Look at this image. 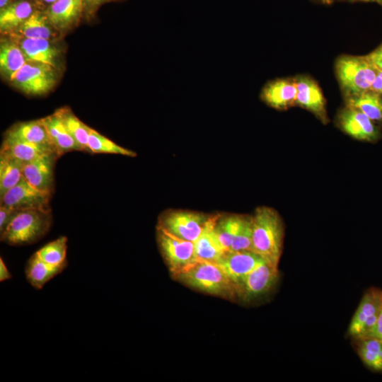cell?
<instances>
[{"label":"cell","mask_w":382,"mask_h":382,"mask_svg":"<svg viewBox=\"0 0 382 382\" xmlns=\"http://www.w3.org/2000/svg\"><path fill=\"white\" fill-rule=\"evenodd\" d=\"M347 106L361 111L374 122L382 121V96L374 91L347 98Z\"/></svg>","instance_id":"obj_28"},{"label":"cell","mask_w":382,"mask_h":382,"mask_svg":"<svg viewBox=\"0 0 382 382\" xmlns=\"http://www.w3.org/2000/svg\"><path fill=\"white\" fill-rule=\"evenodd\" d=\"M366 57L376 69L382 71V45L366 56Z\"/></svg>","instance_id":"obj_36"},{"label":"cell","mask_w":382,"mask_h":382,"mask_svg":"<svg viewBox=\"0 0 382 382\" xmlns=\"http://www.w3.org/2000/svg\"><path fill=\"white\" fill-rule=\"evenodd\" d=\"M320 1H321L322 3L323 4H331L334 1V0H319Z\"/></svg>","instance_id":"obj_43"},{"label":"cell","mask_w":382,"mask_h":382,"mask_svg":"<svg viewBox=\"0 0 382 382\" xmlns=\"http://www.w3.org/2000/svg\"><path fill=\"white\" fill-rule=\"evenodd\" d=\"M362 362L372 371L382 372V341L372 337L353 338Z\"/></svg>","instance_id":"obj_27"},{"label":"cell","mask_w":382,"mask_h":382,"mask_svg":"<svg viewBox=\"0 0 382 382\" xmlns=\"http://www.w3.org/2000/svg\"><path fill=\"white\" fill-rule=\"evenodd\" d=\"M52 224L51 209L20 211L0 234L1 241L11 245L33 244L48 233Z\"/></svg>","instance_id":"obj_3"},{"label":"cell","mask_w":382,"mask_h":382,"mask_svg":"<svg viewBox=\"0 0 382 382\" xmlns=\"http://www.w3.org/2000/svg\"><path fill=\"white\" fill-rule=\"evenodd\" d=\"M245 214H216L213 231L225 250H228L236 236Z\"/></svg>","instance_id":"obj_26"},{"label":"cell","mask_w":382,"mask_h":382,"mask_svg":"<svg viewBox=\"0 0 382 382\" xmlns=\"http://www.w3.org/2000/svg\"><path fill=\"white\" fill-rule=\"evenodd\" d=\"M60 71L47 64L27 61L9 82L27 95L42 96L53 89Z\"/></svg>","instance_id":"obj_5"},{"label":"cell","mask_w":382,"mask_h":382,"mask_svg":"<svg viewBox=\"0 0 382 382\" xmlns=\"http://www.w3.org/2000/svg\"><path fill=\"white\" fill-rule=\"evenodd\" d=\"M297 89L295 80L276 79L266 83L260 93V100L277 110H286L296 105Z\"/></svg>","instance_id":"obj_16"},{"label":"cell","mask_w":382,"mask_h":382,"mask_svg":"<svg viewBox=\"0 0 382 382\" xmlns=\"http://www.w3.org/2000/svg\"><path fill=\"white\" fill-rule=\"evenodd\" d=\"M364 337H372L382 341V308L378 320L372 330Z\"/></svg>","instance_id":"obj_37"},{"label":"cell","mask_w":382,"mask_h":382,"mask_svg":"<svg viewBox=\"0 0 382 382\" xmlns=\"http://www.w3.org/2000/svg\"><path fill=\"white\" fill-rule=\"evenodd\" d=\"M41 120L59 156L66 152L81 151L56 111L52 115L41 118Z\"/></svg>","instance_id":"obj_22"},{"label":"cell","mask_w":382,"mask_h":382,"mask_svg":"<svg viewBox=\"0 0 382 382\" xmlns=\"http://www.w3.org/2000/svg\"><path fill=\"white\" fill-rule=\"evenodd\" d=\"M88 151L93 154H112L129 157L137 156L134 151L117 144L92 128L88 141Z\"/></svg>","instance_id":"obj_31"},{"label":"cell","mask_w":382,"mask_h":382,"mask_svg":"<svg viewBox=\"0 0 382 382\" xmlns=\"http://www.w3.org/2000/svg\"><path fill=\"white\" fill-rule=\"evenodd\" d=\"M354 1H368V2H374L377 3L380 5H382V0H354Z\"/></svg>","instance_id":"obj_42"},{"label":"cell","mask_w":382,"mask_h":382,"mask_svg":"<svg viewBox=\"0 0 382 382\" xmlns=\"http://www.w3.org/2000/svg\"><path fill=\"white\" fill-rule=\"evenodd\" d=\"M0 154L12 156L23 163H27L40 156L50 154H57V152L55 149L51 146L4 139Z\"/></svg>","instance_id":"obj_24"},{"label":"cell","mask_w":382,"mask_h":382,"mask_svg":"<svg viewBox=\"0 0 382 382\" xmlns=\"http://www.w3.org/2000/svg\"><path fill=\"white\" fill-rule=\"evenodd\" d=\"M40 6V8L44 10L47 6L50 5L52 3L56 0H36Z\"/></svg>","instance_id":"obj_40"},{"label":"cell","mask_w":382,"mask_h":382,"mask_svg":"<svg viewBox=\"0 0 382 382\" xmlns=\"http://www.w3.org/2000/svg\"><path fill=\"white\" fill-rule=\"evenodd\" d=\"M213 215L193 211L170 209L161 214L156 226L176 237L195 242Z\"/></svg>","instance_id":"obj_6"},{"label":"cell","mask_w":382,"mask_h":382,"mask_svg":"<svg viewBox=\"0 0 382 382\" xmlns=\"http://www.w3.org/2000/svg\"><path fill=\"white\" fill-rule=\"evenodd\" d=\"M43 11L62 35L78 26L83 18V0H56Z\"/></svg>","instance_id":"obj_13"},{"label":"cell","mask_w":382,"mask_h":382,"mask_svg":"<svg viewBox=\"0 0 382 382\" xmlns=\"http://www.w3.org/2000/svg\"><path fill=\"white\" fill-rule=\"evenodd\" d=\"M156 241L172 277L198 260L195 253L194 242L176 237L158 226Z\"/></svg>","instance_id":"obj_7"},{"label":"cell","mask_w":382,"mask_h":382,"mask_svg":"<svg viewBox=\"0 0 382 382\" xmlns=\"http://www.w3.org/2000/svg\"><path fill=\"white\" fill-rule=\"evenodd\" d=\"M37 9L42 8L36 0H13L1 8V35H8L15 31Z\"/></svg>","instance_id":"obj_18"},{"label":"cell","mask_w":382,"mask_h":382,"mask_svg":"<svg viewBox=\"0 0 382 382\" xmlns=\"http://www.w3.org/2000/svg\"><path fill=\"white\" fill-rule=\"evenodd\" d=\"M252 218V250L278 267L284 238V224L280 214L272 207L262 206L255 210Z\"/></svg>","instance_id":"obj_1"},{"label":"cell","mask_w":382,"mask_h":382,"mask_svg":"<svg viewBox=\"0 0 382 382\" xmlns=\"http://www.w3.org/2000/svg\"><path fill=\"white\" fill-rule=\"evenodd\" d=\"M9 37L18 42L26 61L47 64L62 71L63 52L57 40Z\"/></svg>","instance_id":"obj_12"},{"label":"cell","mask_w":382,"mask_h":382,"mask_svg":"<svg viewBox=\"0 0 382 382\" xmlns=\"http://www.w3.org/2000/svg\"><path fill=\"white\" fill-rule=\"evenodd\" d=\"M296 105L310 111L323 122H328L325 100L318 84L311 79L300 76L295 80Z\"/></svg>","instance_id":"obj_17"},{"label":"cell","mask_w":382,"mask_h":382,"mask_svg":"<svg viewBox=\"0 0 382 382\" xmlns=\"http://www.w3.org/2000/svg\"><path fill=\"white\" fill-rule=\"evenodd\" d=\"M11 1L12 0H0V9L7 6Z\"/></svg>","instance_id":"obj_41"},{"label":"cell","mask_w":382,"mask_h":382,"mask_svg":"<svg viewBox=\"0 0 382 382\" xmlns=\"http://www.w3.org/2000/svg\"><path fill=\"white\" fill-rule=\"evenodd\" d=\"M56 112L81 151L88 152V141L91 128L80 120L68 107L61 108Z\"/></svg>","instance_id":"obj_29"},{"label":"cell","mask_w":382,"mask_h":382,"mask_svg":"<svg viewBox=\"0 0 382 382\" xmlns=\"http://www.w3.org/2000/svg\"><path fill=\"white\" fill-rule=\"evenodd\" d=\"M173 278L196 291L237 301L235 284L216 262L197 260Z\"/></svg>","instance_id":"obj_2"},{"label":"cell","mask_w":382,"mask_h":382,"mask_svg":"<svg viewBox=\"0 0 382 382\" xmlns=\"http://www.w3.org/2000/svg\"><path fill=\"white\" fill-rule=\"evenodd\" d=\"M370 91L382 96V71L378 70Z\"/></svg>","instance_id":"obj_38"},{"label":"cell","mask_w":382,"mask_h":382,"mask_svg":"<svg viewBox=\"0 0 382 382\" xmlns=\"http://www.w3.org/2000/svg\"><path fill=\"white\" fill-rule=\"evenodd\" d=\"M12 277L2 258H0V281L4 282Z\"/></svg>","instance_id":"obj_39"},{"label":"cell","mask_w":382,"mask_h":382,"mask_svg":"<svg viewBox=\"0 0 382 382\" xmlns=\"http://www.w3.org/2000/svg\"><path fill=\"white\" fill-rule=\"evenodd\" d=\"M66 250L67 238L61 236L42 247L36 253L43 261L55 266L67 262Z\"/></svg>","instance_id":"obj_32"},{"label":"cell","mask_w":382,"mask_h":382,"mask_svg":"<svg viewBox=\"0 0 382 382\" xmlns=\"http://www.w3.org/2000/svg\"><path fill=\"white\" fill-rule=\"evenodd\" d=\"M67 266V262L59 265H51L34 253L28 260L25 274L29 284L35 289H41L50 279L60 274Z\"/></svg>","instance_id":"obj_23"},{"label":"cell","mask_w":382,"mask_h":382,"mask_svg":"<svg viewBox=\"0 0 382 382\" xmlns=\"http://www.w3.org/2000/svg\"><path fill=\"white\" fill-rule=\"evenodd\" d=\"M336 74L347 98L369 91L377 69L365 57L343 56L336 62Z\"/></svg>","instance_id":"obj_4"},{"label":"cell","mask_w":382,"mask_h":382,"mask_svg":"<svg viewBox=\"0 0 382 382\" xmlns=\"http://www.w3.org/2000/svg\"><path fill=\"white\" fill-rule=\"evenodd\" d=\"M215 215L216 214H214L203 232L194 242L195 253L198 260L216 262L226 251L219 243L213 231Z\"/></svg>","instance_id":"obj_25"},{"label":"cell","mask_w":382,"mask_h":382,"mask_svg":"<svg viewBox=\"0 0 382 382\" xmlns=\"http://www.w3.org/2000/svg\"><path fill=\"white\" fill-rule=\"evenodd\" d=\"M122 1L124 0H83V19L86 21L93 19L98 9L105 4Z\"/></svg>","instance_id":"obj_34"},{"label":"cell","mask_w":382,"mask_h":382,"mask_svg":"<svg viewBox=\"0 0 382 382\" xmlns=\"http://www.w3.org/2000/svg\"><path fill=\"white\" fill-rule=\"evenodd\" d=\"M265 262L267 261L253 250H226L216 263L223 269L236 285Z\"/></svg>","instance_id":"obj_14"},{"label":"cell","mask_w":382,"mask_h":382,"mask_svg":"<svg viewBox=\"0 0 382 382\" xmlns=\"http://www.w3.org/2000/svg\"><path fill=\"white\" fill-rule=\"evenodd\" d=\"M0 197L1 206L18 211L51 209L50 202L52 194L34 187L23 178Z\"/></svg>","instance_id":"obj_10"},{"label":"cell","mask_w":382,"mask_h":382,"mask_svg":"<svg viewBox=\"0 0 382 382\" xmlns=\"http://www.w3.org/2000/svg\"><path fill=\"white\" fill-rule=\"evenodd\" d=\"M23 165L16 158L0 154V196L22 180Z\"/></svg>","instance_id":"obj_30"},{"label":"cell","mask_w":382,"mask_h":382,"mask_svg":"<svg viewBox=\"0 0 382 382\" xmlns=\"http://www.w3.org/2000/svg\"><path fill=\"white\" fill-rule=\"evenodd\" d=\"M12 1H13V0H12Z\"/></svg>","instance_id":"obj_44"},{"label":"cell","mask_w":382,"mask_h":382,"mask_svg":"<svg viewBox=\"0 0 382 382\" xmlns=\"http://www.w3.org/2000/svg\"><path fill=\"white\" fill-rule=\"evenodd\" d=\"M59 157L57 154H50L24 163L23 178L34 187L52 194L54 168L55 161Z\"/></svg>","instance_id":"obj_15"},{"label":"cell","mask_w":382,"mask_h":382,"mask_svg":"<svg viewBox=\"0 0 382 382\" xmlns=\"http://www.w3.org/2000/svg\"><path fill=\"white\" fill-rule=\"evenodd\" d=\"M20 211L0 206V234L2 233Z\"/></svg>","instance_id":"obj_35"},{"label":"cell","mask_w":382,"mask_h":382,"mask_svg":"<svg viewBox=\"0 0 382 382\" xmlns=\"http://www.w3.org/2000/svg\"><path fill=\"white\" fill-rule=\"evenodd\" d=\"M252 236L253 218L252 216L245 214L242 225L228 250H252Z\"/></svg>","instance_id":"obj_33"},{"label":"cell","mask_w":382,"mask_h":382,"mask_svg":"<svg viewBox=\"0 0 382 382\" xmlns=\"http://www.w3.org/2000/svg\"><path fill=\"white\" fill-rule=\"evenodd\" d=\"M26 62L18 42L12 37L2 35L0 41V71L3 77L10 81Z\"/></svg>","instance_id":"obj_21"},{"label":"cell","mask_w":382,"mask_h":382,"mask_svg":"<svg viewBox=\"0 0 382 382\" xmlns=\"http://www.w3.org/2000/svg\"><path fill=\"white\" fill-rule=\"evenodd\" d=\"M279 279L278 267L265 262L236 284L237 301L253 303L273 290Z\"/></svg>","instance_id":"obj_8"},{"label":"cell","mask_w":382,"mask_h":382,"mask_svg":"<svg viewBox=\"0 0 382 382\" xmlns=\"http://www.w3.org/2000/svg\"><path fill=\"white\" fill-rule=\"evenodd\" d=\"M382 308V290L369 288L364 294L348 328L352 338L366 336L375 326Z\"/></svg>","instance_id":"obj_9"},{"label":"cell","mask_w":382,"mask_h":382,"mask_svg":"<svg viewBox=\"0 0 382 382\" xmlns=\"http://www.w3.org/2000/svg\"><path fill=\"white\" fill-rule=\"evenodd\" d=\"M340 129L349 137L359 141L374 142L379 138L378 127L361 111L346 106L337 115Z\"/></svg>","instance_id":"obj_11"},{"label":"cell","mask_w":382,"mask_h":382,"mask_svg":"<svg viewBox=\"0 0 382 382\" xmlns=\"http://www.w3.org/2000/svg\"><path fill=\"white\" fill-rule=\"evenodd\" d=\"M4 139L30 142L55 149L41 119L13 125L6 132Z\"/></svg>","instance_id":"obj_20"},{"label":"cell","mask_w":382,"mask_h":382,"mask_svg":"<svg viewBox=\"0 0 382 382\" xmlns=\"http://www.w3.org/2000/svg\"><path fill=\"white\" fill-rule=\"evenodd\" d=\"M4 35L50 40H58L62 36L42 9L36 10L18 28Z\"/></svg>","instance_id":"obj_19"}]
</instances>
